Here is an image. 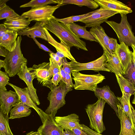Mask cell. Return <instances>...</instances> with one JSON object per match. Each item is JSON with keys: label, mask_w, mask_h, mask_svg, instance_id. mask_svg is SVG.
<instances>
[{"label": "cell", "mask_w": 135, "mask_h": 135, "mask_svg": "<svg viewBox=\"0 0 135 135\" xmlns=\"http://www.w3.org/2000/svg\"><path fill=\"white\" fill-rule=\"evenodd\" d=\"M120 15L121 20L119 23L113 21H107L105 22L114 31L120 43L123 42L128 46L131 47L132 45L135 46V36L128 21L126 15L122 14Z\"/></svg>", "instance_id": "5b68a950"}, {"label": "cell", "mask_w": 135, "mask_h": 135, "mask_svg": "<svg viewBox=\"0 0 135 135\" xmlns=\"http://www.w3.org/2000/svg\"><path fill=\"white\" fill-rule=\"evenodd\" d=\"M92 13V11L82 15L72 16L63 18H58L55 17L54 19L56 21L61 22L67 25L74 22L80 21L90 16Z\"/></svg>", "instance_id": "d6a6232c"}, {"label": "cell", "mask_w": 135, "mask_h": 135, "mask_svg": "<svg viewBox=\"0 0 135 135\" xmlns=\"http://www.w3.org/2000/svg\"><path fill=\"white\" fill-rule=\"evenodd\" d=\"M66 57L63 58L62 68L66 73L68 74L71 75L72 74L71 68L68 64Z\"/></svg>", "instance_id": "60d3db41"}, {"label": "cell", "mask_w": 135, "mask_h": 135, "mask_svg": "<svg viewBox=\"0 0 135 135\" xmlns=\"http://www.w3.org/2000/svg\"><path fill=\"white\" fill-rule=\"evenodd\" d=\"M122 95L121 97H117L121 106L126 114L129 118L133 129H135L134 125L133 123L132 113L131 107L130 98L131 95L122 92Z\"/></svg>", "instance_id": "83f0119b"}, {"label": "cell", "mask_w": 135, "mask_h": 135, "mask_svg": "<svg viewBox=\"0 0 135 135\" xmlns=\"http://www.w3.org/2000/svg\"><path fill=\"white\" fill-rule=\"evenodd\" d=\"M49 67L50 62H43L38 65H34L28 69L32 73L39 83L49 88L51 91L55 86L51 81L49 71Z\"/></svg>", "instance_id": "9c48e42d"}, {"label": "cell", "mask_w": 135, "mask_h": 135, "mask_svg": "<svg viewBox=\"0 0 135 135\" xmlns=\"http://www.w3.org/2000/svg\"><path fill=\"white\" fill-rule=\"evenodd\" d=\"M95 95L98 98H100L104 100L115 111L117 116L119 118L118 109L117 106L120 103L117 97L115 96L108 85L102 88H96L94 92Z\"/></svg>", "instance_id": "4fadbf2b"}, {"label": "cell", "mask_w": 135, "mask_h": 135, "mask_svg": "<svg viewBox=\"0 0 135 135\" xmlns=\"http://www.w3.org/2000/svg\"><path fill=\"white\" fill-rule=\"evenodd\" d=\"M67 26L80 38H82L86 40L97 42L90 32L86 30L85 26H81L74 23L68 24Z\"/></svg>", "instance_id": "4316f807"}, {"label": "cell", "mask_w": 135, "mask_h": 135, "mask_svg": "<svg viewBox=\"0 0 135 135\" xmlns=\"http://www.w3.org/2000/svg\"><path fill=\"white\" fill-rule=\"evenodd\" d=\"M133 95H134V98H133V99L132 103V104H135V92L134 93Z\"/></svg>", "instance_id": "6f0895ef"}, {"label": "cell", "mask_w": 135, "mask_h": 135, "mask_svg": "<svg viewBox=\"0 0 135 135\" xmlns=\"http://www.w3.org/2000/svg\"><path fill=\"white\" fill-rule=\"evenodd\" d=\"M54 119L63 129L71 131L75 128L82 129L80 124L79 117L76 114L72 113L64 116H56Z\"/></svg>", "instance_id": "ac0fdd59"}, {"label": "cell", "mask_w": 135, "mask_h": 135, "mask_svg": "<svg viewBox=\"0 0 135 135\" xmlns=\"http://www.w3.org/2000/svg\"><path fill=\"white\" fill-rule=\"evenodd\" d=\"M118 44L117 40L116 39L113 38H110L108 46L111 51L115 52Z\"/></svg>", "instance_id": "74e56055"}, {"label": "cell", "mask_w": 135, "mask_h": 135, "mask_svg": "<svg viewBox=\"0 0 135 135\" xmlns=\"http://www.w3.org/2000/svg\"><path fill=\"white\" fill-rule=\"evenodd\" d=\"M121 124V130L119 135H135L133 129L129 118L126 114L120 103L117 105Z\"/></svg>", "instance_id": "7402d4cb"}, {"label": "cell", "mask_w": 135, "mask_h": 135, "mask_svg": "<svg viewBox=\"0 0 135 135\" xmlns=\"http://www.w3.org/2000/svg\"><path fill=\"white\" fill-rule=\"evenodd\" d=\"M74 135H90L85 131L78 128H75L72 130Z\"/></svg>", "instance_id": "bcb514c9"}, {"label": "cell", "mask_w": 135, "mask_h": 135, "mask_svg": "<svg viewBox=\"0 0 135 135\" xmlns=\"http://www.w3.org/2000/svg\"><path fill=\"white\" fill-rule=\"evenodd\" d=\"M60 74L61 78V81L65 83L66 73L63 69L62 66L60 67Z\"/></svg>", "instance_id": "7dc6e473"}, {"label": "cell", "mask_w": 135, "mask_h": 135, "mask_svg": "<svg viewBox=\"0 0 135 135\" xmlns=\"http://www.w3.org/2000/svg\"><path fill=\"white\" fill-rule=\"evenodd\" d=\"M50 57L60 67L62 65L63 59L61 58L56 55L55 53H49Z\"/></svg>", "instance_id": "f35d334b"}, {"label": "cell", "mask_w": 135, "mask_h": 135, "mask_svg": "<svg viewBox=\"0 0 135 135\" xmlns=\"http://www.w3.org/2000/svg\"><path fill=\"white\" fill-rule=\"evenodd\" d=\"M50 67L49 71L51 78L54 75L59 73L60 71V68L51 57L49 58Z\"/></svg>", "instance_id": "8d00e7d4"}, {"label": "cell", "mask_w": 135, "mask_h": 135, "mask_svg": "<svg viewBox=\"0 0 135 135\" xmlns=\"http://www.w3.org/2000/svg\"><path fill=\"white\" fill-rule=\"evenodd\" d=\"M61 78L60 72L54 75L51 79V81L54 86L59 85V83L61 81Z\"/></svg>", "instance_id": "ab89813d"}, {"label": "cell", "mask_w": 135, "mask_h": 135, "mask_svg": "<svg viewBox=\"0 0 135 135\" xmlns=\"http://www.w3.org/2000/svg\"><path fill=\"white\" fill-rule=\"evenodd\" d=\"M118 13L114 11L100 8L93 11L90 16L80 22L84 23L86 27H92L100 25L109 18Z\"/></svg>", "instance_id": "30bf717a"}, {"label": "cell", "mask_w": 135, "mask_h": 135, "mask_svg": "<svg viewBox=\"0 0 135 135\" xmlns=\"http://www.w3.org/2000/svg\"><path fill=\"white\" fill-rule=\"evenodd\" d=\"M30 108L29 106L21 102L11 110L9 119L19 118L29 116L31 112Z\"/></svg>", "instance_id": "484cf974"}, {"label": "cell", "mask_w": 135, "mask_h": 135, "mask_svg": "<svg viewBox=\"0 0 135 135\" xmlns=\"http://www.w3.org/2000/svg\"><path fill=\"white\" fill-rule=\"evenodd\" d=\"M54 18L45 23L44 27L56 35L61 42L70 48L75 47L78 49L88 51L85 42L74 33L67 25L56 21Z\"/></svg>", "instance_id": "6da1fadb"}, {"label": "cell", "mask_w": 135, "mask_h": 135, "mask_svg": "<svg viewBox=\"0 0 135 135\" xmlns=\"http://www.w3.org/2000/svg\"><path fill=\"white\" fill-rule=\"evenodd\" d=\"M106 103L103 99L98 98L95 103L88 104L85 109L89 119L90 127L100 134L106 129L103 121V113Z\"/></svg>", "instance_id": "3957f363"}, {"label": "cell", "mask_w": 135, "mask_h": 135, "mask_svg": "<svg viewBox=\"0 0 135 135\" xmlns=\"http://www.w3.org/2000/svg\"><path fill=\"white\" fill-rule=\"evenodd\" d=\"M60 7L46 5L31 8L29 10L23 13L21 16L30 21L42 22L45 23L55 17L53 15L56 10Z\"/></svg>", "instance_id": "52a82bcc"}, {"label": "cell", "mask_w": 135, "mask_h": 135, "mask_svg": "<svg viewBox=\"0 0 135 135\" xmlns=\"http://www.w3.org/2000/svg\"><path fill=\"white\" fill-rule=\"evenodd\" d=\"M31 22L21 15L6 20L3 23L7 29L16 31L18 32L24 30L28 27Z\"/></svg>", "instance_id": "44dd1931"}, {"label": "cell", "mask_w": 135, "mask_h": 135, "mask_svg": "<svg viewBox=\"0 0 135 135\" xmlns=\"http://www.w3.org/2000/svg\"><path fill=\"white\" fill-rule=\"evenodd\" d=\"M26 135H41L39 131H32L27 133Z\"/></svg>", "instance_id": "db71d44e"}, {"label": "cell", "mask_w": 135, "mask_h": 135, "mask_svg": "<svg viewBox=\"0 0 135 135\" xmlns=\"http://www.w3.org/2000/svg\"><path fill=\"white\" fill-rule=\"evenodd\" d=\"M107 59V62L105 67L111 73L115 75H123V72L119 59L115 52H113L111 55L105 54Z\"/></svg>", "instance_id": "603a6c76"}, {"label": "cell", "mask_w": 135, "mask_h": 135, "mask_svg": "<svg viewBox=\"0 0 135 135\" xmlns=\"http://www.w3.org/2000/svg\"><path fill=\"white\" fill-rule=\"evenodd\" d=\"M9 0H0V9L6 5V3Z\"/></svg>", "instance_id": "f5cc1de1"}, {"label": "cell", "mask_w": 135, "mask_h": 135, "mask_svg": "<svg viewBox=\"0 0 135 135\" xmlns=\"http://www.w3.org/2000/svg\"><path fill=\"white\" fill-rule=\"evenodd\" d=\"M8 115L4 113L0 106V135H13L9 124Z\"/></svg>", "instance_id": "4dcf8cb0"}, {"label": "cell", "mask_w": 135, "mask_h": 135, "mask_svg": "<svg viewBox=\"0 0 135 135\" xmlns=\"http://www.w3.org/2000/svg\"><path fill=\"white\" fill-rule=\"evenodd\" d=\"M31 38L33 39L34 41H35V43L38 46L40 49H41L46 52H48L50 53H54L51 51L46 46L40 43L37 41V40L35 38L32 37Z\"/></svg>", "instance_id": "7bdbcfd3"}, {"label": "cell", "mask_w": 135, "mask_h": 135, "mask_svg": "<svg viewBox=\"0 0 135 135\" xmlns=\"http://www.w3.org/2000/svg\"><path fill=\"white\" fill-rule=\"evenodd\" d=\"M4 60H0V69H1V68H4Z\"/></svg>", "instance_id": "9f6ffc18"}, {"label": "cell", "mask_w": 135, "mask_h": 135, "mask_svg": "<svg viewBox=\"0 0 135 135\" xmlns=\"http://www.w3.org/2000/svg\"><path fill=\"white\" fill-rule=\"evenodd\" d=\"M44 29L47 36V41L49 44L54 47L56 50L63 53L66 57L71 61H76L70 52V48L62 42L59 43L57 42L52 37L47 29L44 27Z\"/></svg>", "instance_id": "cb8c5ba5"}, {"label": "cell", "mask_w": 135, "mask_h": 135, "mask_svg": "<svg viewBox=\"0 0 135 135\" xmlns=\"http://www.w3.org/2000/svg\"><path fill=\"white\" fill-rule=\"evenodd\" d=\"M131 107L132 113L133 123L134 124H135V110H134L131 104Z\"/></svg>", "instance_id": "11a10c76"}, {"label": "cell", "mask_w": 135, "mask_h": 135, "mask_svg": "<svg viewBox=\"0 0 135 135\" xmlns=\"http://www.w3.org/2000/svg\"><path fill=\"white\" fill-rule=\"evenodd\" d=\"M27 64L26 63L23 64L20 71L17 75L26 84L30 95L33 102L36 105H39L40 103L37 94L36 89L34 87L32 83L35 77L32 73L28 69Z\"/></svg>", "instance_id": "7c38bea8"}, {"label": "cell", "mask_w": 135, "mask_h": 135, "mask_svg": "<svg viewBox=\"0 0 135 135\" xmlns=\"http://www.w3.org/2000/svg\"><path fill=\"white\" fill-rule=\"evenodd\" d=\"M11 30L7 29L4 23L0 24V38Z\"/></svg>", "instance_id": "f6af8a7d"}, {"label": "cell", "mask_w": 135, "mask_h": 135, "mask_svg": "<svg viewBox=\"0 0 135 135\" xmlns=\"http://www.w3.org/2000/svg\"><path fill=\"white\" fill-rule=\"evenodd\" d=\"M115 52L121 65L124 75L132 63V52L128 46L122 42L119 44H118Z\"/></svg>", "instance_id": "9a60e30c"}, {"label": "cell", "mask_w": 135, "mask_h": 135, "mask_svg": "<svg viewBox=\"0 0 135 135\" xmlns=\"http://www.w3.org/2000/svg\"><path fill=\"white\" fill-rule=\"evenodd\" d=\"M63 135H74V134L72 131L65 129V131H63Z\"/></svg>", "instance_id": "816d5d0a"}, {"label": "cell", "mask_w": 135, "mask_h": 135, "mask_svg": "<svg viewBox=\"0 0 135 135\" xmlns=\"http://www.w3.org/2000/svg\"><path fill=\"white\" fill-rule=\"evenodd\" d=\"M133 50L132 52V63L133 64L135 68V46L133 45H132L131 46Z\"/></svg>", "instance_id": "681fc988"}, {"label": "cell", "mask_w": 135, "mask_h": 135, "mask_svg": "<svg viewBox=\"0 0 135 135\" xmlns=\"http://www.w3.org/2000/svg\"><path fill=\"white\" fill-rule=\"evenodd\" d=\"M21 102L15 91L0 90V104L3 112L8 115L12 107Z\"/></svg>", "instance_id": "5bb4252c"}, {"label": "cell", "mask_w": 135, "mask_h": 135, "mask_svg": "<svg viewBox=\"0 0 135 135\" xmlns=\"http://www.w3.org/2000/svg\"><path fill=\"white\" fill-rule=\"evenodd\" d=\"M100 8L111 10L120 14L131 13V9L122 2L116 0H94Z\"/></svg>", "instance_id": "2e32d148"}, {"label": "cell", "mask_w": 135, "mask_h": 135, "mask_svg": "<svg viewBox=\"0 0 135 135\" xmlns=\"http://www.w3.org/2000/svg\"><path fill=\"white\" fill-rule=\"evenodd\" d=\"M134 126H135V129H134V130H135V124H134Z\"/></svg>", "instance_id": "680465c9"}, {"label": "cell", "mask_w": 135, "mask_h": 135, "mask_svg": "<svg viewBox=\"0 0 135 135\" xmlns=\"http://www.w3.org/2000/svg\"><path fill=\"white\" fill-rule=\"evenodd\" d=\"M72 90L71 88H67L66 84L61 81L58 85L55 86L53 90L49 93L47 99L50 104L45 112L52 115L55 118L57 110L65 104L66 94Z\"/></svg>", "instance_id": "277c9868"}, {"label": "cell", "mask_w": 135, "mask_h": 135, "mask_svg": "<svg viewBox=\"0 0 135 135\" xmlns=\"http://www.w3.org/2000/svg\"><path fill=\"white\" fill-rule=\"evenodd\" d=\"M89 32L102 46L105 54L111 55L113 52L110 50L108 46L110 37L106 34L103 27L100 25L93 27Z\"/></svg>", "instance_id": "d6986e66"}, {"label": "cell", "mask_w": 135, "mask_h": 135, "mask_svg": "<svg viewBox=\"0 0 135 135\" xmlns=\"http://www.w3.org/2000/svg\"><path fill=\"white\" fill-rule=\"evenodd\" d=\"M18 32L10 30L0 38V45L10 51L13 50L16 47Z\"/></svg>", "instance_id": "d4e9b609"}, {"label": "cell", "mask_w": 135, "mask_h": 135, "mask_svg": "<svg viewBox=\"0 0 135 135\" xmlns=\"http://www.w3.org/2000/svg\"><path fill=\"white\" fill-rule=\"evenodd\" d=\"M43 115L44 121L37 131L41 135H63V129L55 121L51 114H48L40 109Z\"/></svg>", "instance_id": "8fae6325"}, {"label": "cell", "mask_w": 135, "mask_h": 135, "mask_svg": "<svg viewBox=\"0 0 135 135\" xmlns=\"http://www.w3.org/2000/svg\"><path fill=\"white\" fill-rule=\"evenodd\" d=\"M123 76L129 80L135 87V68L132 63L129 66Z\"/></svg>", "instance_id": "e575fe53"}, {"label": "cell", "mask_w": 135, "mask_h": 135, "mask_svg": "<svg viewBox=\"0 0 135 135\" xmlns=\"http://www.w3.org/2000/svg\"><path fill=\"white\" fill-rule=\"evenodd\" d=\"M9 81V78L7 73L0 70V90H7L6 86L8 84Z\"/></svg>", "instance_id": "d590c367"}, {"label": "cell", "mask_w": 135, "mask_h": 135, "mask_svg": "<svg viewBox=\"0 0 135 135\" xmlns=\"http://www.w3.org/2000/svg\"><path fill=\"white\" fill-rule=\"evenodd\" d=\"M44 24L43 22H36L32 26L28 27L24 30L18 32V35L39 38L47 41V36L44 29Z\"/></svg>", "instance_id": "ffe728a7"}, {"label": "cell", "mask_w": 135, "mask_h": 135, "mask_svg": "<svg viewBox=\"0 0 135 135\" xmlns=\"http://www.w3.org/2000/svg\"><path fill=\"white\" fill-rule=\"evenodd\" d=\"M0 55L4 57L6 56V49L3 46L0 45Z\"/></svg>", "instance_id": "c3c4849f"}, {"label": "cell", "mask_w": 135, "mask_h": 135, "mask_svg": "<svg viewBox=\"0 0 135 135\" xmlns=\"http://www.w3.org/2000/svg\"><path fill=\"white\" fill-rule=\"evenodd\" d=\"M20 16L9 6L6 5L0 9V20H8Z\"/></svg>", "instance_id": "836d02e7"}, {"label": "cell", "mask_w": 135, "mask_h": 135, "mask_svg": "<svg viewBox=\"0 0 135 135\" xmlns=\"http://www.w3.org/2000/svg\"><path fill=\"white\" fill-rule=\"evenodd\" d=\"M81 125L82 129L90 135H103L96 132L84 124H81Z\"/></svg>", "instance_id": "b9f144b4"}, {"label": "cell", "mask_w": 135, "mask_h": 135, "mask_svg": "<svg viewBox=\"0 0 135 135\" xmlns=\"http://www.w3.org/2000/svg\"><path fill=\"white\" fill-rule=\"evenodd\" d=\"M59 0H32L20 6L21 8L30 7L35 8L51 4H58Z\"/></svg>", "instance_id": "1f68e13d"}, {"label": "cell", "mask_w": 135, "mask_h": 135, "mask_svg": "<svg viewBox=\"0 0 135 135\" xmlns=\"http://www.w3.org/2000/svg\"><path fill=\"white\" fill-rule=\"evenodd\" d=\"M73 79L75 84L74 88L76 90H87L94 92L97 85L105 79L99 73L96 74L87 75L79 72L71 71Z\"/></svg>", "instance_id": "8992f818"}, {"label": "cell", "mask_w": 135, "mask_h": 135, "mask_svg": "<svg viewBox=\"0 0 135 135\" xmlns=\"http://www.w3.org/2000/svg\"><path fill=\"white\" fill-rule=\"evenodd\" d=\"M56 50L57 52L55 54L58 56L62 59L65 57L63 53L57 50Z\"/></svg>", "instance_id": "f907efd6"}, {"label": "cell", "mask_w": 135, "mask_h": 135, "mask_svg": "<svg viewBox=\"0 0 135 135\" xmlns=\"http://www.w3.org/2000/svg\"><path fill=\"white\" fill-rule=\"evenodd\" d=\"M107 62V58L104 52L101 56L89 62L81 63L76 61H72L68 62V64L71 68V71L78 72L80 71L91 70L97 72L101 71L110 72L105 67Z\"/></svg>", "instance_id": "ba28073f"}, {"label": "cell", "mask_w": 135, "mask_h": 135, "mask_svg": "<svg viewBox=\"0 0 135 135\" xmlns=\"http://www.w3.org/2000/svg\"><path fill=\"white\" fill-rule=\"evenodd\" d=\"M8 85L11 86L18 94L20 101L25 104L33 109L37 112L41 120L42 123L44 121L42 114L38 107L32 99L27 87L21 88L12 84L9 83Z\"/></svg>", "instance_id": "e0dca14e"}, {"label": "cell", "mask_w": 135, "mask_h": 135, "mask_svg": "<svg viewBox=\"0 0 135 135\" xmlns=\"http://www.w3.org/2000/svg\"><path fill=\"white\" fill-rule=\"evenodd\" d=\"M68 4H73L80 7L85 6L92 9L98 8V4L93 0H59L57 5L59 6Z\"/></svg>", "instance_id": "f1b7e54d"}, {"label": "cell", "mask_w": 135, "mask_h": 135, "mask_svg": "<svg viewBox=\"0 0 135 135\" xmlns=\"http://www.w3.org/2000/svg\"><path fill=\"white\" fill-rule=\"evenodd\" d=\"M22 40L21 36H19L17 39L16 45L12 51L6 50V56L4 61L5 72L9 76L13 77L20 71L24 63H27V61L22 53L21 45Z\"/></svg>", "instance_id": "7a4b0ae2"}, {"label": "cell", "mask_w": 135, "mask_h": 135, "mask_svg": "<svg viewBox=\"0 0 135 135\" xmlns=\"http://www.w3.org/2000/svg\"><path fill=\"white\" fill-rule=\"evenodd\" d=\"M65 84L66 87L68 88L74 87V85L72 82L71 75L68 73H66Z\"/></svg>", "instance_id": "ee69618b"}, {"label": "cell", "mask_w": 135, "mask_h": 135, "mask_svg": "<svg viewBox=\"0 0 135 135\" xmlns=\"http://www.w3.org/2000/svg\"><path fill=\"white\" fill-rule=\"evenodd\" d=\"M115 75L122 92L131 95H133L135 92V87L133 84L122 75Z\"/></svg>", "instance_id": "f546056e"}]
</instances>
